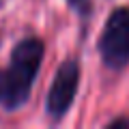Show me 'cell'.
Returning <instances> with one entry per match:
<instances>
[{
    "label": "cell",
    "mask_w": 129,
    "mask_h": 129,
    "mask_svg": "<svg viewBox=\"0 0 129 129\" xmlns=\"http://www.w3.org/2000/svg\"><path fill=\"white\" fill-rule=\"evenodd\" d=\"M67 5H69L71 11L78 13V17L82 22H88L92 17V7H95L92 0H67Z\"/></svg>",
    "instance_id": "cell-4"
},
{
    "label": "cell",
    "mask_w": 129,
    "mask_h": 129,
    "mask_svg": "<svg viewBox=\"0 0 129 129\" xmlns=\"http://www.w3.org/2000/svg\"><path fill=\"white\" fill-rule=\"evenodd\" d=\"M2 5H5V0H0V7H2Z\"/></svg>",
    "instance_id": "cell-7"
},
{
    "label": "cell",
    "mask_w": 129,
    "mask_h": 129,
    "mask_svg": "<svg viewBox=\"0 0 129 129\" xmlns=\"http://www.w3.org/2000/svg\"><path fill=\"white\" fill-rule=\"evenodd\" d=\"M7 97V78H5V69H0V106L5 103Z\"/></svg>",
    "instance_id": "cell-6"
},
{
    "label": "cell",
    "mask_w": 129,
    "mask_h": 129,
    "mask_svg": "<svg viewBox=\"0 0 129 129\" xmlns=\"http://www.w3.org/2000/svg\"><path fill=\"white\" fill-rule=\"evenodd\" d=\"M43 56H45V43L39 37H26L15 43L11 52V64L9 69H5L7 97L2 103L5 110L13 112L28 101L32 84L41 69Z\"/></svg>",
    "instance_id": "cell-1"
},
{
    "label": "cell",
    "mask_w": 129,
    "mask_h": 129,
    "mask_svg": "<svg viewBox=\"0 0 129 129\" xmlns=\"http://www.w3.org/2000/svg\"><path fill=\"white\" fill-rule=\"evenodd\" d=\"M80 78H82V67L78 58H67L60 62L45 97V112L52 120L64 118V114L71 110L80 88Z\"/></svg>",
    "instance_id": "cell-3"
},
{
    "label": "cell",
    "mask_w": 129,
    "mask_h": 129,
    "mask_svg": "<svg viewBox=\"0 0 129 129\" xmlns=\"http://www.w3.org/2000/svg\"><path fill=\"white\" fill-rule=\"evenodd\" d=\"M108 129H129V116H116L106 123Z\"/></svg>",
    "instance_id": "cell-5"
},
{
    "label": "cell",
    "mask_w": 129,
    "mask_h": 129,
    "mask_svg": "<svg viewBox=\"0 0 129 129\" xmlns=\"http://www.w3.org/2000/svg\"><path fill=\"white\" fill-rule=\"evenodd\" d=\"M101 62L110 71H123L129 67V7L120 5L108 15L97 41Z\"/></svg>",
    "instance_id": "cell-2"
}]
</instances>
